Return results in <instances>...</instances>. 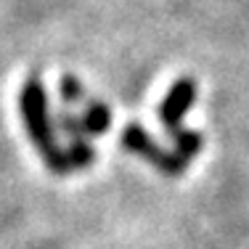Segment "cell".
Returning a JSON list of instances; mask_svg holds the SVG:
<instances>
[{
  "instance_id": "obj_1",
  "label": "cell",
  "mask_w": 249,
  "mask_h": 249,
  "mask_svg": "<svg viewBox=\"0 0 249 249\" xmlns=\"http://www.w3.org/2000/svg\"><path fill=\"white\" fill-rule=\"evenodd\" d=\"M19 104H21V117L27 122L29 138H32L35 149L43 154V159L51 164V170L53 173H67V170H72L67 154L56 149L53 130L48 122V109H45V90H43V82L37 80V74H32L24 82V88L19 93Z\"/></svg>"
},
{
  "instance_id": "obj_2",
  "label": "cell",
  "mask_w": 249,
  "mask_h": 249,
  "mask_svg": "<svg viewBox=\"0 0 249 249\" xmlns=\"http://www.w3.org/2000/svg\"><path fill=\"white\" fill-rule=\"evenodd\" d=\"M61 96L67 101L82 98V88H80V82H77L74 77H64V80H61Z\"/></svg>"
}]
</instances>
